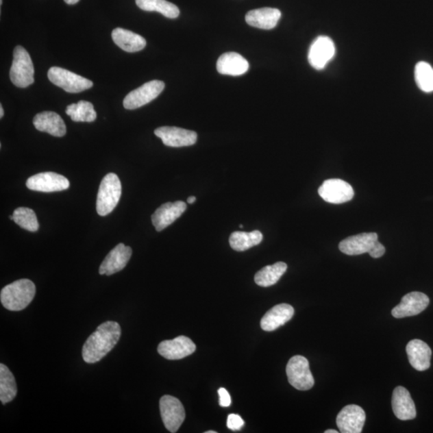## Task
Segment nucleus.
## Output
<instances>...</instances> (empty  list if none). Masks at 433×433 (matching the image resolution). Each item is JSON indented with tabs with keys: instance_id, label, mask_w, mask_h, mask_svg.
<instances>
[{
	"instance_id": "bb28decb",
	"label": "nucleus",
	"mask_w": 433,
	"mask_h": 433,
	"mask_svg": "<svg viewBox=\"0 0 433 433\" xmlns=\"http://www.w3.org/2000/svg\"><path fill=\"white\" fill-rule=\"evenodd\" d=\"M17 395L15 378L6 365L0 364V401L6 404L13 401Z\"/></svg>"
},
{
	"instance_id": "412c9836",
	"label": "nucleus",
	"mask_w": 433,
	"mask_h": 433,
	"mask_svg": "<svg viewBox=\"0 0 433 433\" xmlns=\"http://www.w3.org/2000/svg\"><path fill=\"white\" fill-rule=\"evenodd\" d=\"M406 352L412 368L419 371L430 368L432 350L425 342L421 340L411 341L408 343Z\"/></svg>"
},
{
	"instance_id": "f257e3e1",
	"label": "nucleus",
	"mask_w": 433,
	"mask_h": 433,
	"mask_svg": "<svg viewBox=\"0 0 433 433\" xmlns=\"http://www.w3.org/2000/svg\"><path fill=\"white\" fill-rule=\"evenodd\" d=\"M121 336L120 324L114 321L103 323L87 338L82 348L83 360L88 364H95L108 355Z\"/></svg>"
},
{
	"instance_id": "ea45409f",
	"label": "nucleus",
	"mask_w": 433,
	"mask_h": 433,
	"mask_svg": "<svg viewBox=\"0 0 433 433\" xmlns=\"http://www.w3.org/2000/svg\"><path fill=\"white\" fill-rule=\"evenodd\" d=\"M206 433H216V431H207Z\"/></svg>"
},
{
	"instance_id": "c9c22d12",
	"label": "nucleus",
	"mask_w": 433,
	"mask_h": 433,
	"mask_svg": "<svg viewBox=\"0 0 433 433\" xmlns=\"http://www.w3.org/2000/svg\"><path fill=\"white\" fill-rule=\"evenodd\" d=\"M79 1V0H64L66 3L70 4V5H73V4H76Z\"/></svg>"
},
{
	"instance_id": "f704fd0d",
	"label": "nucleus",
	"mask_w": 433,
	"mask_h": 433,
	"mask_svg": "<svg viewBox=\"0 0 433 433\" xmlns=\"http://www.w3.org/2000/svg\"><path fill=\"white\" fill-rule=\"evenodd\" d=\"M369 253L371 257L379 258L384 255L385 247H384V245L378 241L374 244L373 248L370 249Z\"/></svg>"
},
{
	"instance_id": "a19ab883",
	"label": "nucleus",
	"mask_w": 433,
	"mask_h": 433,
	"mask_svg": "<svg viewBox=\"0 0 433 433\" xmlns=\"http://www.w3.org/2000/svg\"><path fill=\"white\" fill-rule=\"evenodd\" d=\"M3 0H0V5H2Z\"/></svg>"
},
{
	"instance_id": "ddd939ff",
	"label": "nucleus",
	"mask_w": 433,
	"mask_h": 433,
	"mask_svg": "<svg viewBox=\"0 0 433 433\" xmlns=\"http://www.w3.org/2000/svg\"><path fill=\"white\" fill-rule=\"evenodd\" d=\"M366 421L364 409L356 404H350L338 414L336 423L342 433H360Z\"/></svg>"
},
{
	"instance_id": "9b49d317",
	"label": "nucleus",
	"mask_w": 433,
	"mask_h": 433,
	"mask_svg": "<svg viewBox=\"0 0 433 433\" xmlns=\"http://www.w3.org/2000/svg\"><path fill=\"white\" fill-rule=\"evenodd\" d=\"M336 55V46L327 36H319L313 41L308 53V61L312 67L322 70Z\"/></svg>"
},
{
	"instance_id": "473e14b6",
	"label": "nucleus",
	"mask_w": 433,
	"mask_h": 433,
	"mask_svg": "<svg viewBox=\"0 0 433 433\" xmlns=\"http://www.w3.org/2000/svg\"><path fill=\"white\" fill-rule=\"evenodd\" d=\"M244 421L242 417L236 414H230L227 418V428L230 430L238 431L242 430L244 426Z\"/></svg>"
},
{
	"instance_id": "a211bd4d",
	"label": "nucleus",
	"mask_w": 433,
	"mask_h": 433,
	"mask_svg": "<svg viewBox=\"0 0 433 433\" xmlns=\"http://www.w3.org/2000/svg\"><path fill=\"white\" fill-rule=\"evenodd\" d=\"M378 241V234L363 233L343 240L338 248L347 256H360L369 253Z\"/></svg>"
},
{
	"instance_id": "1a4fd4ad",
	"label": "nucleus",
	"mask_w": 433,
	"mask_h": 433,
	"mask_svg": "<svg viewBox=\"0 0 433 433\" xmlns=\"http://www.w3.org/2000/svg\"><path fill=\"white\" fill-rule=\"evenodd\" d=\"M319 195L329 203L342 204L354 197V190L349 184L341 179H329L319 187Z\"/></svg>"
},
{
	"instance_id": "4c0bfd02",
	"label": "nucleus",
	"mask_w": 433,
	"mask_h": 433,
	"mask_svg": "<svg viewBox=\"0 0 433 433\" xmlns=\"http://www.w3.org/2000/svg\"><path fill=\"white\" fill-rule=\"evenodd\" d=\"M3 115H4L3 108L2 105H0V117L3 119Z\"/></svg>"
},
{
	"instance_id": "2eb2a0df",
	"label": "nucleus",
	"mask_w": 433,
	"mask_h": 433,
	"mask_svg": "<svg viewBox=\"0 0 433 433\" xmlns=\"http://www.w3.org/2000/svg\"><path fill=\"white\" fill-rule=\"evenodd\" d=\"M430 302V298L425 294L417 291L408 293L404 296L401 304L393 309V317L397 319L414 317L423 312Z\"/></svg>"
},
{
	"instance_id": "c85d7f7f",
	"label": "nucleus",
	"mask_w": 433,
	"mask_h": 433,
	"mask_svg": "<svg viewBox=\"0 0 433 433\" xmlns=\"http://www.w3.org/2000/svg\"><path fill=\"white\" fill-rule=\"evenodd\" d=\"M136 5L145 12H158L169 18H176L180 15L179 8L166 0H136Z\"/></svg>"
},
{
	"instance_id": "0eeeda50",
	"label": "nucleus",
	"mask_w": 433,
	"mask_h": 433,
	"mask_svg": "<svg viewBox=\"0 0 433 433\" xmlns=\"http://www.w3.org/2000/svg\"><path fill=\"white\" fill-rule=\"evenodd\" d=\"M160 412L167 430L177 432L186 419L185 408L176 397L164 395L160 399Z\"/></svg>"
},
{
	"instance_id": "6e6552de",
	"label": "nucleus",
	"mask_w": 433,
	"mask_h": 433,
	"mask_svg": "<svg viewBox=\"0 0 433 433\" xmlns=\"http://www.w3.org/2000/svg\"><path fill=\"white\" fill-rule=\"evenodd\" d=\"M164 83L151 81L130 92L125 98L123 105L126 110H134L153 101L164 90Z\"/></svg>"
},
{
	"instance_id": "72a5a7b5",
	"label": "nucleus",
	"mask_w": 433,
	"mask_h": 433,
	"mask_svg": "<svg viewBox=\"0 0 433 433\" xmlns=\"http://www.w3.org/2000/svg\"><path fill=\"white\" fill-rule=\"evenodd\" d=\"M219 395L220 406L225 408L229 407L230 404H232V398H230L227 390L224 388H221L219 390Z\"/></svg>"
},
{
	"instance_id": "e433bc0d",
	"label": "nucleus",
	"mask_w": 433,
	"mask_h": 433,
	"mask_svg": "<svg viewBox=\"0 0 433 433\" xmlns=\"http://www.w3.org/2000/svg\"><path fill=\"white\" fill-rule=\"evenodd\" d=\"M196 200H197L196 197L192 196V197H190L189 199H188L187 202L189 204H193V203H195Z\"/></svg>"
},
{
	"instance_id": "393cba45",
	"label": "nucleus",
	"mask_w": 433,
	"mask_h": 433,
	"mask_svg": "<svg viewBox=\"0 0 433 433\" xmlns=\"http://www.w3.org/2000/svg\"><path fill=\"white\" fill-rule=\"evenodd\" d=\"M112 38L119 48L127 53H136L147 46V40L143 36L121 27L112 31Z\"/></svg>"
},
{
	"instance_id": "c756f323",
	"label": "nucleus",
	"mask_w": 433,
	"mask_h": 433,
	"mask_svg": "<svg viewBox=\"0 0 433 433\" xmlns=\"http://www.w3.org/2000/svg\"><path fill=\"white\" fill-rule=\"evenodd\" d=\"M66 114L76 122H93L97 119V112L92 103L86 101L71 103L66 108Z\"/></svg>"
},
{
	"instance_id": "58836bf2",
	"label": "nucleus",
	"mask_w": 433,
	"mask_h": 433,
	"mask_svg": "<svg viewBox=\"0 0 433 433\" xmlns=\"http://www.w3.org/2000/svg\"><path fill=\"white\" fill-rule=\"evenodd\" d=\"M325 433H338V431L334 430H328L324 432Z\"/></svg>"
},
{
	"instance_id": "f3484780",
	"label": "nucleus",
	"mask_w": 433,
	"mask_h": 433,
	"mask_svg": "<svg viewBox=\"0 0 433 433\" xmlns=\"http://www.w3.org/2000/svg\"><path fill=\"white\" fill-rule=\"evenodd\" d=\"M186 204L182 201L167 202L159 207L152 215V223L160 232L180 218L186 210Z\"/></svg>"
},
{
	"instance_id": "37998d69",
	"label": "nucleus",
	"mask_w": 433,
	"mask_h": 433,
	"mask_svg": "<svg viewBox=\"0 0 433 433\" xmlns=\"http://www.w3.org/2000/svg\"><path fill=\"white\" fill-rule=\"evenodd\" d=\"M10 219L13 221V216H10Z\"/></svg>"
},
{
	"instance_id": "7ed1b4c3",
	"label": "nucleus",
	"mask_w": 433,
	"mask_h": 433,
	"mask_svg": "<svg viewBox=\"0 0 433 433\" xmlns=\"http://www.w3.org/2000/svg\"><path fill=\"white\" fill-rule=\"evenodd\" d=\"M121 196V183L116 173H110L102 179L97 199V211L106 216L116 208Z\"/></svg>"
},
{
	"instance_id": "dca6fc26",
	"label": "nucleus",
	"mask_w": 433,
	"mask_h": 433,
	"mask_svg": "<svg viewBox=\"0 0 433 433\" xmlns=\"http://www.w3.org/2000/svg\"><path fill=\"white\" fill-rule=\"evenodd\" d=\"M132 253L133 251L130 247H127L123 243L117 245L102 262L99 273L101 275H112L123 270L128 264Z\"/></svg>"
},
{
	"instance_id": "423d86ee",
	"label": "nucleus",
	"mask_w": 433,
	"mask_h": 433,
	"mask_svg": "<svg viewBox=\"0 0 433 433\" xmlns=\"http://www.w3.org/2000/svg\"><path fill=\"white\" fill-rule=\"evenodd\" d=\"M48 77L55 86L69 93L84 92L93 86L90 79L59 67H51L49 70Z\"/></svg>"
},
{
	"instance_id": "aec40b11",
	"label": "nucleus",
	"mask_w": 433,
	"mask_h": 433,
	"mask_svg": "<svg viewBox=\"0 0 433 433\" xmlns=\"http://www.w3.org/2000/svg\"><path fill=\"white\" fill-rule=\"evenodd\" d=\"M295 310L293 306L281 304L275 306L267 312L261 319L260 325L263 331L273 332L284 326L294 317Z\"/></svg>"
},
{
	"instance_id": "20e7f679",
	"label": "nucleus",
	"mask_w": 433,
	"mask_h": 433,
	"mask_svg": "<svg viewBox=\"0 0 433 433\" xmlns=\"http://www.w3.org/2000/svg\"><path fill=\"white\" fill-rule=\"evenodd\" d=\"M35 69L27 51L22 46L16 47L10 70V78L14 86L27 88L34 83Z\"/></svg>"
},
{
	"instance_id": "cd10ccee",
	"label": "nucleus",
	"mask_w": 433,
	"mask_h": 433,
	"mask_svg": "<svg viewBox=\"0 0 433 433\" xmlns=\"http://www.w3.org/2000/svg\"><path fill=\"white\" fill-rule=\"evenodd\" d=\"M262 234L258 230L252 232H235L230 237V247L236 251H247L262 241Z\"/></svg>"
},
{
	"instance_id": "4468645a",
	"label": "nucleus",
	"mask_w": 433,
	"mask_h": 433,
	"mask_svg": "<svg viewBox=\"0 0 433 433\" xmlns=\"http://www.w3.org/2000/svg\"><path fill=\"white\" fill-rule=\"evenodd\" d=\"M195 351V343L184 336H178L171 341H164L158 347L159 354L169 360H182L192 355Z\"/></svg>"
},
{
	"instance_id": "6ab92c4d",
	"label": "nucleus",
	"mask_w": 433,
	"mask_h": 433,
	"mask_svg": "<svg viewBox=\"0 0 433 433\" xmlns=\"http://www.w3.org/2000/svg\"><path fill=\"white\" fill-rule=\"evenodd\" d=\"M392 406L395 416L399 420H413L417 417L415 403L408 391L402 386H399L394 389Z\"/></svg>"
},
{
	"instance_id": "b1692460",
	"label": "nucleus",
	"mask_w": 433,
	"mask_h": 433,
	"mask_svg": "<svg viewBox=\"0 0 433 433\" xmlns=\"http://www.w3.org/2000/svg\"><path fill=\"white\" fill-rule=\"evenodd\" d=\"M216 70L220 74L241 76L249 70V63L238 53H227L220 56L216 62Z\"/></svg>"
},
{
	"instance_id": "39448f33",
	"label": "nucleus",
	"mask_w": 433,
	"mask_h": 433,
	"mask_svg": "<svg viewBox=\"0 0 433 433\" xmlns=\"http://www.w3.org/2000/svg\"><path fill=\"white\" fill-rule=\"evenodd\" d=\"M286 375L291 386L299 391H308L313 388L314 380L310 370L307 358L295 356L290 358L286 365Z\"/></svg>"
},
{
	"instance_id": "f03ea898",
	"label": "nucleus",
	"mask_w": 433,
	"mask_h": 433,
	"mask_svg": "<svg viewBox=\"0 0 433 433\" xmlns=\"http://www.w3.org/2000/svg\"><path fill=\"white\" fill-rule=\"evenodd\" d=\"M36 293L34 282L27 279L20 280L3 287L0 300L6 309L20 312L32 303Z\"/></svg>"
},
{
	"instance_id": "9d476101",
	"label": "nucleus",
	"mask_w": 433,
	"mask_h": 433,
	"mask_svg": "<svg viewBox=\"0 0 433 433\" xmlns=\"http://www.w3.org/2000/svg\"><path fill=\"white\" fill-rule=\"evenodd\" d=\"M26 186L33 191L51 193L68 190L70 183L68 178L60 174L45 172L28 178Z\"/></svg>"
},
{
	"instance_id": "2f4dec72",
	"label": "nucleus",
	"mask_w": 433,
	"mask_h": 433,
	"mask_svg": "<svg viewBox=\"0 0 433 433\" xmlns=\"http://www.w3.org/2000/svg\"><path fill=\"white\" fill-rule=\"evenodd\" d=\"M415 79L421 91L427 93L433 92V69L430 64L421 61L416 65Z\"/></svg>"
},
{
	"instance_id": "5701e85b",
	"label": "nucleus",
	"mask_w": 433,
	"mask_h": 433,
	"mask_svg": "<svg viewBox=\"0 0 433 433\" xmlns=\"http://www.w3.org/2000/svg\"><path fill=\"white\" fill-rule=\"evenodd\" d=\"M282 14L279 9L263 8L249 11L246 15V22L249 26L270 30L275 27Z\"/></svg>"
},
{
	"instance_id": "7c9ffc66",
	"label": "nucleus",
	"mask_w": 433,
	"mask_h": 433,
	"mask_svg": "<svg viewBox=\"0 0 433 433\" xmlns=\"http://www.w3.org/2000/svg\"><path fill=\"white\" fill-rule=\"evenodd\" d=\"M13 221L23 229L30 232H36L40 225L34 211L26 207L17 208L12 214Z\"/></svg>"
},
{
	"instance_id": "f8f14e48",
	"label": "nucleus",
	"mask_w": 433,
	"mask_h": 433,
	"mask_svg": "<svg viewBox=\"0 0 433 433\" xmlns=\"http://www.w3.org/2000/svg\"><path fill=\"white\" fill-rule=\"evenodd\" d=\"M155 135L162 140L169 147H190L197 143V134L195 131L187 130L177 127L164 126L155 129Z\"/></svg>"
},
{
	"instance_id": "79ce46f5",
	"label": "nucleus",
	"mask_w": 433,
	"mask_h": 433,
	"mask_svg": "<svg viewBox=\"0 0 433 433\" xmlns=\"http://www.w3.org/2000/svg\"><path fill=\"white\" fill-rule=\"evenodd\" d=\"M239 227H240V228H243V225H239Z\"/></svg>"
},
{
	"instance_id": "4be33fe9",
	"label": "nucleus",
	"mask_w": 433,
	"mask_h": 433,
	"mask_svg": "<svg viewBox=\"0 0 433 433\" xmlns=\"http://www.w3.org/2000/svg\"><path fill=\"white\" fill-rule=\"evenodd\" d=\"M33 124L37 130L45 132L51 136L61 138L66 134L67 129L61 116L54 112H42L36 114Z\"/></svg>"
},
{
	"instance_id": "a878e982",
	"label": "nucleus",
	"mask_w": 433,
	"mask_h": 433,
	"mask_svg": "<svg viewBox=\"0 0 433 433\" xmlns=\"http://www.w3.org/2000/svg\"><path fill=\"white\" fill-rule=\"evenodd\" d=\"M287 270L285 262H277L275 264L263 267L255 276L256 284L268 287L277 284Z\"/></svg>"
}]
</instances>
